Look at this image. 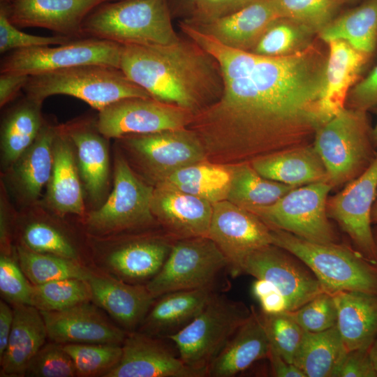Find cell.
I'll return each instance as SVG.
<instances>
[{"label":"cell","mask_w":377,"mask_h":377,"mask_svg":"<svg viewBox=\"0 0 377 377\" xmlns=\"http://www.w3.org/2000/svg\"><path fill=\"white\" fill-rule=\"evenodd\" d=\"M184 34L218 61L221 96L193 114L188 128L207 160L233 165L313 143L327 51L312 42L294 54L267 57L226 46L181 20Z\"/></svg>","instance_id":"6da1fadb"},{"label":"cell","mask_w":377,"mask_h":377,"mask_svg":"<svg viewBox=\"0 0 377 377\" xmlns=\"http://www.w3.org/2000/svg\"><path fill=\"white\" fill-rule=\"evenodd\" d=\"M121 46V70L158 101L195 114L222 94L218 61L187 36L168 45Z\"/></svg>","instance_id":"7a4b0ae2"},{"label":"cell","mask_w":377,"mask_h":377,"mask_svg":"<svg viewBox=\"0 0 377 377\" xmlns=\"http://www.w3.org/2000/svg\"><path fill=\"white\" fill-rule=\"evenodd\" d=\"M84 37L119 45H168L179 39L168 0H115L95 8L82 24Z\"/></svg>","instance_id":"3957f363"},{"label":"cell","mask_w":377,"mask_h":377,"mask_svg":"<svg viewBox=\"0 0 377 377\" xmlns=\"http://www.w3.org/2000/svg\"><path fill=\"white\" fill-rule=\"evenodd\" d=\"M367 112L345 107L316 131L312 144L332 189L359 177L377 155Z\"/></svg>","instance_id":"277c9868"},{"label":"cell","mask_w":377,"mask_h":377,"mask_svg":"<svg viewBox=\"0 0 377 377\" xmlns=\"http://www.w3.org/2000/svg\"><path fill=\"white\" fill-rule=\"evenodd\" d=\"M23 91L42 101L54 95L73 96L98 111L124 98L151 97L121 68L101 64L82 65L30 75Z\"/></svg>","instance_id":"5b68a950"},{"label":"cell","mask_w":377,"mask_h":377,"mask_svg":"<svg viewBox=\"0 0 377 377\" xmlns=\"http://www.w3.org/2000/svg\"><path fill=\"white\" fill-rule=\"evenodd\" d=\"M272 244L296 257L313 273L324 292L356 290L377 294V272L350 248L307 241L271 228Z\"/></svg>","instance_id":"8992f818"},{"label":"cell","mask_w":377,"mask_h":377,"mask_svg":"<svg viewBox=\"0 0 377 377\" xmlns=\"http://www.w3.org/2000/svg\"><path fill=\"white\" fill-rule=\"evenodd\" d=\"M251 314V307L216 293L190 323L165 339L186 365L207 374L209 364Z\"/></svg>","instance_id":"52a82bcc"},{"label":"cell","mask_w":377,"mask_h":377,"mask_svg":"<svg viewBox=\"0 0 377 377\" xmlns=\"http://www.w3.org/2000/svg\"><path fill=\"white\" fill-rule=\"evenodd\" d=\"M332 190L327 181L295 188L275 202L247 209L270 228L288 232L309 242L336 243L327 202Z\"/></svg>","instance_id":"ba28073f"},{"label":"cell","mask_w":377,"mask_h":377,"mask_svg":"<svg viewBox=\"0 0 377 377\" xmlns=\"http://www.w3.org/2000/svg\"><path fill=\"white\" fill-rule=\"evenodd\" d=\"M105 202L87 218L89 229L98 235L116 234L149 227L155 223L151 203L154 188L141 180L125 158L117 153L114 182Z\"/></svg>","instance_id":"9c48e42d"},{"label":"cell","mask_w":377,"mask_h":377,"mask_svg":"<svg viewBox=\"0 0 377 377\" xmlns=\"http://www.w3.org/2000/svg\"><path fill=\"white\" fill-rule=\"evenodd\" d=\"M228 262L208 237L177 239L160 271L146 286L154 298L177 290L215 288Z\"/></svg>","instance_id":"30bf717a"},{"label":"cell","mask_w":377,"mask_h":377,"mask_svg":"<svg viewBox=\"0 0 377 377\" xmlns=\"http://www.w3.org/2000/svg\"><path fill=\"white\" fill-rule=\"evenodd\" d=\"M121 45L93 37L73 39L64 44L14 50L1 58L0 73L33 75L87 64L120 68Z\"/></svg>","instance_id":"8fae6325"},{"label":"cell","mask_w":377,"mask_h":377,"mask_svg":"<svg viewBox=\"0 0 377 377\" xmlns=\"http://www.w3.org/2000/svg\"><path fill=\"white\" fill-rule=\"evenodd\" d=\"M193 113L154 98L132 97L116 101L98 111L97 126L107 138L147 134L186 128Z\"/></svg>","instance_id":"7c38bea8"},{"label":"cell","mask_w":377,"mask_h":377,"mask_svg":"<svg viewBox=\"0 0 377 377\" xmlns=\"http://www.w3.org/2000/svg\"><path fill=\"white\" fill-rule=\"evenodd\" d=\"M118 139L157 184L181 168L207 160L202 142L187 127Z\"/></svg>","instance_id":"4fadbf2b"},{"label":"cell","mask_w":377,"mask_h":377,"mask_svg":"<svg viewBox=\"0 0 377 377\" xmlns=\"http://www.w3.org/2000/svg\"><path fill=\"white\" fill-rule=\"evenodd\" d=\"M208 237L226 258L232 276L243 274L250 255L272 244L271 228L252 212L227 200L213 204Z\"/></svg>","instance_id":"5bb4252c"},{"label":"cell","mask_w":377,"mask_h":377,"mask_svg":"<svg viewBox=\"0 0 377 377\" xmlns=\"http://www.w3.org/2000/svg\"><path fill=\"white\" fill-rule=\"evenodd\" d=\"M377 197V155L369 168L336 195L328 197L327 212L349 236L361 253L377 262V244L371 223Z\"/></svg>","instance_id":"9a60e30c"},{"label":"cell","mask_w":377,"mask_h":377,"mask_svg":"<svg viewBox=\"0 0 377 377\" xmlns=\"http://www.w3.org/2000/svg\"><path fill=\"white\" fill-rule=\"evenodd\" d=\"M243 274L270 281L288 302L293 311L324 292L313 273L306 269L288 251L270 244L250 255L243 265Z\"/></svg>","instance_id":"2e32d148"},{"label":"cell","mask_w":377,"mask_h":377,"mask_svg":"<svg viewBox=\"0 0 377 377\" xmlns=\"http://www.w3.org/2000/svg\"><path fill=\"white\" fill-rule=\"evenodd\" d=\"M118 364L104 377H207L186 365L160 337L140 331L128 332Z\"/></svg>","instance_id":"e0dca14e"},{"label":"cell","mask_w":377,"mask_h":377,"mask_svg":"<svg viewBox=\"0 0 377 377\" xmlns=\"http://www.w3.org/2000/svg\"><path fill=\"white\" fill-rule=\"evenodd\" d=\"M176 240L167 232L131 237L111 247L102 264L114 277L146 284L160 271Z\"/></svg>","instance_id":"ac0fdd59"},{"label":"cell","mask_w":377,"mask_h":377,"mask_svg":"<svg viewBox=\"0 0 377 377\" xmlns=\"http://www.w3.org/2000/svg\"><path fill=\"white\" fill-rule=\"evenodd\" d=\"M115 0H13L6 8L17 28L39 27L71 38H83L82 24L98 6ZM1 7V6H0Z\"/></svg>","instance_id":"d6986e66"},{"label":"cell","mask_w":377,"mask_h":377,"mask_svg":"<svg viewBox=\"0 0 377 377\" xmlns=\"http://www.w3.org/2000/svg\"><path fill=\"white\" fill-rule=\"evenodd\" d=\"M40 313L47 337L61 344L120 345L128 333L111 323L89 302L60 311H42Z\"/></svg>","instance_id":"ffe728a7"},{"label":"cell","mask_w":377,"mask_h":377,"mask_svg":"<svg viewBox=\"0 0 377 377\" xmlns=\"http://www.w3.org/2000/svg\"><path fill=\"white\" fill-rule=\"evenodd\" d=\"M151 209L165 232L176 239L208 237L213 204L205 199L157 184Z\"/></svg>","instance_id":"44dd1931"},{"label":"cell","mask_w":377,"mask_h":377,"mask_svg":"<svg viewBox=\"0 0 377 377\" xmlns=\"http://www.w3.org/2000/svg\"><path fill=\"white\" fill-rule=\"evenodd\" d=\"M60 126L76 148L80 175L89 196L100 202L110 177L108 138L99 131L97 119L80 118Z\"/></svg>","instance_id":"7402d4cb"},{"label":"cell","mask_w":377,"mask_h":377,"mask_svg":"<svg viewBox=\"0 0 377 377\" xmlns=\"http://www.w3.org/2000/svg\"><path fill=\"white\" fill-rule=\"evenodd\" d=\"M87 281L91 300L128 332L140 327L156 300L146 284L130 283L111 275L94 272Z\"/></svg>","instance_id":"603a6c76"},{"label":"cell","mask_w":377,"mask_h":377,"mask_svg":"<svg viewBox=\"0 0 377 377\" xmlns=\"http://www.w3.org/2000/svg\"><path fill=\"white\" fill-rule=\"evenodd\" d=\"M57 131V126L45 120L32 145L7 169L8 187L23 204L35 202L49 182Z\"/></svg>","instance_id":"cb8c5ba5"},{"label":"cell","mask_w":377,"mask_h":377,"mask_svg":"<svg viewBox=\"0 0 377 377\" xmlns=\"http://www.w3.org/2000/svg\"><path fill=\"white\" fill-rule=\"evenodd\" d=\"M326 45L327 57L320 94L325 123L345 108L350 90L371 59L343 40H331Z\"/></svg>","instance_id":"d4e9b609"},{"label":"cell","mask_w":377,"mask_h":377,"mask_svg":"<svg viewBox=\"0 0 377 377\" xmlns=\"http://www.w3.org/2000/svg\"><path fill=\"white\" fill-rule=\"evenodd\" d=\"M74 148L69 136L60 125L57 126L53 143L52 170L46 186L45 202L60 216L84 214L81 177Z\"/></svg>","instance_id":"484cf974"},{"label":"cell","mask_w":377,"mask_h":377,"mask_svg":"<svg viewBox=\"0 0 377 377\" xmlns=\"http://www.w3.org/2000/svg\"><path fill=\"white\" fill-rule=\"evenodd\" d=\"M278 18L269 0H255L235 13L210 22L190 24L183 21L226 46L250 52Z\"/></svg>","instance_id":"4316f807"},{"label":"cell","mask_w":377,"mask_h":377,"mask_svg":"<svg viewBox=\"0 0 377 377\" xmlns=\"http://www.w3.org/2000/svg\"><path fill=\"white\" fill-rule=\"evenodd\" d=\"M216 293L209 287L163 294L156 298L138 331L160 338L174 334L190 323Z\"/></svg>","instance_id":"83f0119b"},{"label":"cell","mask_w":377,"mask_h":377,"mask_svg":"<svg viewBox=\"0 0 377 377\" xmlns=\"http://www.w3.org/2000/svg\"><path fill=\"white\" fill-rule=\"evenodd\" d=\"M269 340L262 314H251L208 367L207 377H232L256 361L267 358Z\"/></svg>","instance_id":"f1b7e54d"},{"label":"cell","mask_w":377,"mask_h":377,"mask_svg":"<svg viewBox=\"0 0 377 377\" xmlns=\"http://www.w3.org/2000/svg\"><path fill=\"white\" fill-rule=\"evenodd\" d=\"M13 322L6 349L0 358L1 376H24L31 360L47 337L40 311L28 304L15 305Z\"/></svg>","instance_id":"f546056e"},{"label":"cell","mask_w":377,"mask_h":377,"mask_svg":"<svg viewBox=\"0 0 377 377\" xmlns=\"http://www.w3.org/2000/svg\"><path fill=\"white\" fill-rule=\"evenodd\" d=\"M250 163L262 177L297 187L327 181L325 167L313 144L267 154Z\"/></svg>","instance_id":"4dcf8cb0"},{"label":"cell","mask_w":377,"mask_h":377,"mask_svg":"<svg viewBox=\"0 0 377 377\" xmlns=\"http://www.w3.org/2000/svg\"><path fill=\"white\" fill-rule=\"evenodd\" d=\"M332 295L345 349H369L377 336V294L344 290Z\"/></svg>","instance_id":"1f68e13d"},{"label":"cell","mask_w":377,"mask_h":377,"mask_svg":"<svg viewBox=\"0 0 377 377\" xmlns=\"http://www.w3.org/2000/svg\"><path fill=\"white\" fill-rule=\"evenodd\" d=\"M43 101L25 96L11 106L1 124V165L7 170L32 145L45 119Z\"/></svg>","instance_id":"d6a6232c"},{"label":"cell","mask_w":377,"mask_h":377,"mask_svg":"<svg viewBox=\"0 0 377 377\" xmlns=\"http://www.w3.org/2000/svg\"><path fill=\"white\" fill-rule=\"evenodd\" d=\"M318 36L325 43L345 41L371 58L377 49V0H365L335 17Z\"/></svg>","instance_id":"836d02e7"},{"label":"cell","mask_w":377,"mask_h":377,"mask_svg":"<svg viewBox=\"0 0 377 377\" xmlns=\"http://www.w3.org/2000/svg\"><path fill=\"white\" fill-rule=\"evenodd\" d=\"M232 165L202 161L181 168L157 184L205 199L212 204L227 200Z\"/></svg>","instance_id":"e575fe53"},{"label":"cell","mask_w":377,"mask_h":377,"mask_svg":"<svg viewBox=\"0 0 377 377\" xmlns=\"http://www.w3.org/2000/svg\"><path fill=\"white\" fill-rule=\"evenodd\" d=\"M346 351L337 325L320 332H304L293 364L306 377H332Z\"/></svg>","instance_id":"d590c367"},{"label":"cell","mask_w":377,"mask_h":377,"mask_svg":"<svg viewBox=\"0 0 377 377\" xmlns=\"http://www.w3.org/2000/svg\"><path fill=\"white\" fill-rule=\"evenodd\" d=\"M295 188L262 177L244 162L232 165L227 200L249 209L271 205Z\"/></svg>","instance_id":"8d00e7d4"},{"label":"cell","mask_w":377,"mask_h":377,"mask_svg":"<svg viewBox=\"0 0 377 377\" xmlns=\"http://www.w3.org/2000/svg\"><path fill=\"white\" fill-rule=\"evenodd\" d=\"M17 254L21 269L33 285L66 279L87 281L92 272L76 260L33 251L25 246H19Z\"/></svg>","instance_id":"74e56055"},{"label":"cell","mask_w":377,"mask_h":377,"mask_svg":"<svg viewBox=\"0 0 377 377\" xmlns=\"http://www.w3.org/2000/svg\"><path fill=\"white\" fill-rule=\"evenodd\" d=\"M314 34L296 22L278 18L268 27L250 52L267 57L290 55L310 45Z\"/></svg>","instance_id":"f35d334b"},{"label":"cell","mask_w":377,"mask_h":377,"mask_svg":"<svg viewBox=\"0 0 377 377\" xmlns=\"http://www.w3.org/2000/svg\"><path fill=\"white\" fill-rule=\"evenodd\" d=\"M91 300L86 280L66 279L32 285L31 306L40 311H60Z\"/></svg>","instance_id":"ab89813d"},{"label":"cell","mask_w":377,"mask_h":377,"mask_svg":"<svg viewBox=\"0 0 377 377\" xmlns=\"http://www.w3.org/2000/svg\"><path fill=\"white\" fill-rule=\"evenodd\" d=\"M279 18L296 22L315 34L335 17L340 0H269Z\"/></svg>","instance_id":"60d3db41"},{"label":"cell","mask_w":377,"mask_h":377,"mask_svg":"<svg viewBox=\"0 0 377 377\" xmlns=\"http://www.w3.org/2000/svg\"><path fill=\"white\" fill-rule=\"evenodd\" d=\"M78 376H103L119 362L122 346L109 343H65Z\"/></svg>","instance_id":"b9f144b4"},{"label":"cell","mask_w":377,"mask_h":377,"mask_svg":"<svg viewBox=\"0 0 377 377\" xmlns=\"http://www.w3.org/2000/svg\"><path fill=\"white\" fill-rule=\"evenodd\" d=\"M262 317L270 346L286 361L293 364L305 331L290 311L275 315L262 313Z\"/></svg>","instance_id":"7bdbcfd3"},{"label":"cell","mask_w":377,"mask_h":377,"mask_svg":"<svg viewBox=\"0 0 377 377\" xmlns=\"http://www.w3.org/2000/svg\"><path fill=\"white\" fill-rule=\"evenodd\" d=\"M22 238L24 246L33 251L78 260L77 252L68 237L48 223H30L24 228Z\"/></svg>","instance_id":"ee69618b"},{"label":"cell","mask_w":377,"mask_h":377,"mask_svg":"<svg viewBox=\"0 0 377 377\" xmlns=\"http://www.w3.org/2000/svg\"><path fill=\"white\" fill-rule=\"evenodd\" d=\"M290 313L305 332H320L336 326L337 323L334 297L326 292L318 294Z\"/></svg>","instance_id":"f6af8a7d"},{"label":"cell","mask_w":377,"mask_h":377,"mask_svg":"<svg viewBox=\"0 0 377 377\" xmlns=\"http://www.w3.org/2000/svg\"><path fill=\"white\" fill-rule=\"evenodd\" d=\"M24 376L73 377L77 376L74 363L62 344L53 341L43 345L28 365Z\"/></svg>","instance_id":"bcb514c9"},{"label":"cell","mask_w":377,"mask_h":377,"mask_svg":"<svg viewBox=\"0 0 377 377\" xmlns=\"http://www.w3.org/2000/svg\"><path fill=\"white\" fill-rule=\"evenodd\" d=\"M73 39L64 36H40L29 34L20 30L9 20L6 8L0 7V53L30 47L57 45Z\"/></svg>","instance_id":"7dc6e473"},{"label":"cell","mask_w":377,"mask_h":377,"mask_svg":"<svg viewBox=\"0 0 377 377\" xmlns=\"http://www.w3.org/2000/svg\"><path fill=\"white\" fill-rule=\"evenodd\" d=\"M20 265L8 254L0 258V292L13 306L31 305L32 285L26 279Z\"/></svg>","instance_id":"c3c4849f"},{"label":"cell","mask_w":377,"mask_h":377,"mask_svg":"<svg viewBox=\"0 0 377 377\" xmlns=\"http://www.w3.org/2000/svg\"><path fill=\"white\" fill-rule=\"evenodd\" d=\"M255 0H198L187 18L190 24H200L221 18L246 7Z\"/></svg>","instance_id":"681fc988"},{"label":"cell","mask_w":377,"mask_h":377,"mask_svg":"<svg viewBox=\"0 0 377 377\" xmlns=\"http://www.w3.org/2000/svg\"><path fill=\"white\" fill-rule=\"evenodd\" d=\"M377 372L369 349H357L346 353L337 364L332 377H376Z\"/></svg>","instance_id":"f907efd6"},{"label":"cell","mask_w":377,"mask_h":377,"mask_svg":"<svg viewBox=\"0 0 377 377\" xmlns=\"http://www.w3.org/2000/svg\"><path fill=\"white\" fill-rule=\"evenodd\" d=\"M345 107L367 112L377 108V64L351 88Z\"/></svg>","instance_id":"816d5d0a"},{"label":"cell","mask_w":377,"mask_h":377,"mask_svg":"<svg viewBox=\"0 0 377 377\" xmlns=\"http://www.w3.org/2000/svg\"><path fill=\"white\" fill-rule=\"evenodd\" d=\"M251 290L260 304L263 313L275 315L289 311L286 299L270 281L256 279L252 284Z\"/></svg>","instance_id":"f5cc1de1"},{"label":"cell","mask_w":377,"mask_h":377,"mask_svg":"<svg viewBox=\"0 0 377 377\" xmlns=\"http://www.w3.org/2000/svg\"><path fill=\"white\" fill-rule=\"evenodd\" d=\"M29 75L17 73L0 74V106L4 107L19 96L23 91Z\"/></svg>","instance_id":"db71d44e"},{"label":"cell","mask_w":377,"mask_h":377,"mask_svg":"<svg viewBox=\"0 0 377 377\" xmlns=\"http://www.w3.org/2000/svg\"><path fill=\"white\" fill-rule=\"evenodd\" d=\"M272 374L277 377H306L294 364L286 361L271 346L267 356Z\"/></svg>","instance_id":"11a10c76"},{"label":"cell","mask_w":377,"mask_h":377,"mask_svg":"<svg viewBox=\"0 0 377 377\" xmlns=\"http://www.w3.org/2000/svg\"><path fill=\"white\" fill-rule=\"evenodd\" d=\"M14 312L5 302H0V358L3 356L8 341L13 322Z\"/></svg>","instance_id":"9f6ffc18"},{"label":"cell","mask_w":377,"mask_h":377,"mask_svg":"<svg viewBox=\"0 0 377 377\" xmlns=\"http://www.w3.org/2000/svg\"><path fill=\"white\" fill-rule=\"evenodd\" d=\"M197 1L198 0H177V2L178 3L179 7V9L186 15L185 18H187L190 16L195 6Z\"/></svg>","instance_id":"6f0895ef"},{"label":"cell","mask_w":377,"mask_h":377,"mask_svg":"<svg viewBox=\"0 0 377 377\" xmlns=\"http://www.w3.org/2000/svg\"><path fill=\"white\" fill-rule=\"evenodd\" d=\"M369 353L377 372V336L369 348Z\"/></svg>","instance_id":"680465c9"},{"label":"cell","mask_w":377,"mask_h":377,"mask_svg":"<svg viewBox=\"0 0 377 377\" xmlns=\"http://www.w3.org/2000/svg\"><path fill=\"white\" fill-rule=\"evenodd\" d=\"M371 222L377 223V197L371 211Z\"/></svg>","instance_id":"91938a15"},{"label":"cell","mask_w":377,"mask_h":377,"mask_svg":"<svg viewBox=\"0 0 377 377\" xmlns=\"http://www.w3.org/2000/svg\"><path fill=\"white\" fill-rule=\"evenodd\" d=\"M372 135H373V140H374V145L376 147H377V121L375 124V126L373 128Z\"/></svg>","instance_id":"94428289"},{"label":"cell","mask_w":377,"mask_h":377,"mask_svg":"<svg viewBox=\"0 0 377 377\" xmlns=\"http://www.w3.org/2000/svg\"><path fill=\"white\" fill-rule=\"evenodd\" d=\"M13 0H0V6L8 8Z\"/></svg>","instance_id":"6125c7cd"},{"label":"cell","mask_w":377,"mask_h":377,"mask_svg":"<svg viewBox=\"0 0 377 377\" xmlns=\"http://www.w3.org/2000/svg\"><path fill=\"white\" fill-rule=\"evenodd\" d=\"M340 1H341L342 2V3H343L346 2V1L347 2V1H352V0H340Z\"/></svg>","instance_id":"be15d7a7"},{"label":"cell","mask_w":377,"mask_h":377,"mask_svg":"<svg viewBox=\"0 0 377 377\" xmlns=\"http://www.w3.org/2000/svg\"><path fill=\"white\" fill-rule=\"evenodd\" d=\"M376 244H377V239H376Z\"/></svg>","instance_id":"e7e4bbea"}]
</instances>
